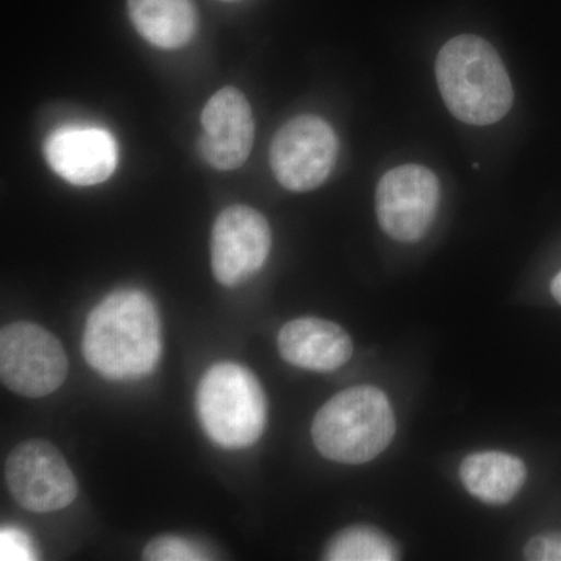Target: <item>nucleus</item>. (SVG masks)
<instances>
[{
	"mask_svg": "<svg viewBox=\"0 0 561 561\" xmlns=\"http://www.w3.org/2000/svg\"><path fill=\"white\" fill-rule=\"evenodd\" d=\"M83 356L111 381H133L151 375L160 362L161 323L149 295L121 289L103 298L84 324Z\"/></svg>",
	"mask_w": 561,
	"mask_h": 561,
	"instance_id": "1",
	"label": "nucleus"
},
{
	"mask_svg": "<svg viewBox=\"0 0 561 561\" xmlns=\"http://www.w3.org/2000/svg\"><path fill=\"white\" fill-rule=\"evenodd\" d=\"M435 76L445 105L465 124H496L512 108L511 77L500 54L481 36L448 41L438 54Z\"/></svg>",
	"mask_w": 561,
	"mask_h": 561,
	"instance_id": "2",
	"label": "nucleus"
},
{
	"mask_svg": "<svg viewBox=\"0 0 561 561\" xmlns=\"http://www.w3.org/2000/svg\"><path fill=\"white\" fill-rule=\"evenodd\" d=\"M394 432L397 421L389 398L371 386L351 387L335 394L312 423L317 451L343 465L376 459L393 440Z\"/></svg>",
	"mask_w": 561,
	"mask_h": 561,
	"instance_id": "3",
	"label": "nucleus"
},
{
	"mask_svg": "<svg viewBox=\"0 0 561 561\" xmlns=\"http://www.w3.org/2000/svg\"><path fill=\"white\" fill-rule=\"evenodd\" d=\"M195 409L209 440L225 449L249 448L267 424V400L260 381L234 362H220L203 375Z\"/></svg>",
	"mask_w": 561,
	"mask_h": 561,
	"instance_id": "4",
	"label": "nucleus"
},
{
	"mask_svg": "<svg viewBox=\"0 0 561 561\" xmlns=\"http://www.w3.org/2000/svg\"><path fill=\"white\" fill-rule=\"evenodd\" d=\"M68 373L66 351L46 328L13 321L0 331V378L13 393L47 397L60 389Z\"/></svg>",
	"mask_w": 561,
	"mask_h": 561,
	"instance_id": "5",
	"label": "nucleus"
},
{
	"mask_svg": "<svg viewBox=\"0 0 561 561\" xmlns=\"http://www.w3.org/2000/svg\"><path fill=\"white\" fill-rule=\"evenodd\" d=\"M5 479L13 500L33 513L62 511L79 494V483L60 449L38 438L10 453Z\"/></svg>",
	"mask_w": 561,
	"mask_h": 561,
	"instance_id": "6",
	"label": "nucleus"
},
{
	"mask_svg": "<svg viewBox=\"0 0 561 561\" xmlns=\"http://www.w3.org/2000/svg\"><path fill=\"white\" fill-rule=\"evenodd\" d=\"M337 154V136L327 121L298 116L284 124L273 138L272 171L286 190L308 192L328 180Z\"/></svg>",
	"mask_w": 561,
	"mask_h": 561,
	"instance_id": "7",
	"label": "nucleus"
},
{
	"mask_svg": "<svg viewBox=\"0 0 561 561\" xmlns=\"http://www.w3.org/2000/svg\"><path fill=\"white\" fill-rule=\"evenodd\" d=\"M440 203V183L424 165L391 169L376 190V214L386 234L400 242H416L430 231Z\"/></svg>",
	"mask_w": 561,
	"mask_h": 561,
	"instance_id": "8",
	"label": "nucleus"
},
{
	"mask_svg": "<svg viewBox=\"0 0 561 561\" xmlns=\"http://www.w3.org/2000/svg\"><path fill=\"white\" fill-rule=\"evenodd\" d=\"M271 249V225L260 210L230 206L214 221L210 265L221 286H238L260 272Z\"/></svg>",
	"mask_w": 561,
	"mask_h": 561,
	"instance_id": "9",
	"label": "nucleus"
},
{
	"mask_svg": "<svg viewBox=\"0 0 561 561\" xmlns=\"http://www.w3.org/2000/svg\"><path fill=\"white\" fill-rule=\"evenodd\" d=\"M201 151L219 171L241 168L254 142V121L245 95L236 88L217 91L202 113Z\"/></svg>",
	"mask_w": 561,
	"mask_h": 561,
	"instance_id": "10",
	"label": "nucleus"
},
{
	"mask_svg": "<svg viewBox=\"0 0 561 561\" xmlns=\"http://www.w3.org/2000/svg\"><path fill=\"white\" fill-rule=\"evenodd\" d=\"M44 154L61 179L76 186H94L113 175L117 165L116 140L98 127L70 125L51 133Z\"/></svg>",
	"mask_w": 561,
	"mask_h": 561,
	"instance_id": "11",
	"label": "nucleus"
},
{
	"mask_svg": "<svg viewBox=\"0 0 561 561\" xmlns=\"http://www.w3.org/2000/svg\"><path fill=\"white\" fill-rule=\"evenodd\" d=\"M278 350L280 357L294 367L334 371L353 356V342L339 324L316 317H302L280 328Z\"/></svg>",
	"mask_w": 561,
	"mask_h": 561,
	"instance_id": "12",
	"label": "nucleus"
},
{
	"mask_svg": "<svg viewBox=\"0 0 561 561\" xmlns=\"http://www.w3.org/2000/svg\"><path fill=\"white\" fill-rule=\"evenodd\" d=\"M128 13L139 35L160 49H180L197 32L194 0H128Z\"/></svg>",
	"mask_w": 561,
	"mask_h": 561,
	"instance_id": "13",
	"label": "nucleus"
},
{
	"mask_svg": "<svg viewBox=\"0 0 561 561\" xmlns=\"http://www.w3.org/2000/svg\"><path fill=\"white\" fill-rule=\"evenodd\" d=\"M526 478L524 461L507 453L471 454L460 465V479L465 489L491 505L511 502L523 489Z\"/></svg>",
	"mask_w": 561,
	"mask_h": 561,
	"instance_id": "14",
	"label": "nucleus"
},
{
	"mask_svg": "<svg viewBox=\"0 0 561 561\" xmlns=\"http://www.w3.org/2000/svg\"><path fill=\"white\" fill-rule=\"evenodd\" d=\"M331 561H391L398 560V549L381 530L354 526L332 538L324 551Z\"/></svg>",
	"mask_w": 561,
	"mask_h": 561,
	"instance_id": "15",
	"label": "nucleus"
},
{
	"mask_svg": "<svg viewBox=\"0 0 561 561\" xmlns=\"http://www.w3.org/2000/svg\"><path fill=\"white\" fill-rule=\"evenodd\" d=\"M144 560L150 561H198L208 560V553L197 542L176 535H162L146 546Z\"/></svg>",
	"mask_w": 561,
	"mask_h": 561,
	"instance_id": "16",
	"label": "nucleus"
},
{
	"mask_svg": "<svg viewBox=\"0 0 561 561\" xmlns=\"http://www.w3.org/2000/svg\"><path fill=\"white\" fill-rule=\"evenodd\" d=\"M524 559L530 561H561V534L538 535L524 548Z\"/></svg>",
	"mask_w": 561,
	"mask_h": 561,
	"instance_id": "17",
	"label": "nucleus"
},
{
	"mask_svg": "<svg viewBox=\"0 0 561 561\" xmlns=\"http://www.w3.org/2000/svg\"><path fill=\"white\" fill-rule=\"evenodd\" d=\"M33 552L31 542L21 531L3 529L2 531V560H31Z\"/></svg>",
	"mask_w": 561,
	"mask_h": 561,
	"instance_id": "18",
	"label": "nucleus"
},
{
	"mask_svg": "<svg viewBox=\"0 0 561 561\" xmlns=\"http://www.w3.org/2000/svg\"><path fill=\"white\" fill-rule=\"evenodd\" d=\"M551 291H552L553 298H556V300L559 301L561 305V272L552 280Z\"/></svg>",
	"mask_w": 561,
	"mask_h": 561,
	"instance_id": "19",
	"label": "nucleus"
}]
</instances>
